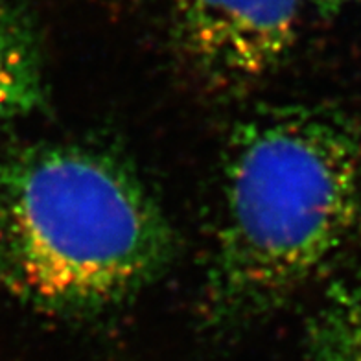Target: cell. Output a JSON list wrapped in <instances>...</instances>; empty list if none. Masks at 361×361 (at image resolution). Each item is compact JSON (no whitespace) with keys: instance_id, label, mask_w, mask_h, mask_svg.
I'll use <instances>...</instances> for the list:
<instances>
[{"instance_id":"obj_1","label":"cell","mask_w":361,"mask_h":361,"mask_svg":"<svg viewBox=\"0 0 361 361\" xmlns=\"http://www.w3.org/2000/svg\"><path fill=\"white\" fill-rule=\"evenodd\" d=\"M361 209V140L310 105H267L224 149L207 310L240 323L281 308L341 249Z\"/></svg>"},{"instance_id":"obj_2","label":"cell","mask_w":361,"mask_h":361,"mask_svg":"<svg viewBox=\"0 0 361 361\" xmlns=\"http://www.w3.org/2000/svg\"><path fill=\"white\" fill-rule=\"evenodd\" d=\"M173 257L166 214L118 155L80 142L0 155V284L28 308L109 312L155 284Z\"/></svg>"},{"instance_id":"obj_3","label":"cell","mask_w":361,"mask_h":361,"mask_svg":"<svg viewBox=\"0 0 361 361\" xmlns=\"http://www.w3.org/2000/svg\"><path fill=\"white\" fill-rule=\"evenodd\" d=\"M302 0H179V43L216 85H242L282 63L297 34Z\"/></svg>"},{"instance_id":"obj_4","label":"cell","mask_w":361,"mask_h":361,"mask_svg":"<svg viewBox=\"0 0 361 361\" xmlns=\"http://www.w3.org/2000/svg\"><path fill=\"white\" fill-rule=\"evenodd\" d=\"M47 105L43 47L20 6H0V124Z\"/></svg>"},{"instance_id":"obj_5","label":"cell","mask_w":361,"mask_h":361,"mask_svg":"<svg viewBox=\"0 0 361 361\" xmlns=\"http://www.w3.org/2000/svg\"><path fill=\"white\" fill-rule=\"evenodd\" d=\"M306 334L314 361H361V281L330 286Z\"/></svg>"},{"instance_id":"obj_6","label":"cell","mask_w":361,"mask_h":361,"mask_svg":"<svg viewBox=\"0 0 361 361\" xmlns=\"http://www.w3.org/2000/svg\"><path fill=\"white\" fill-rule=\"evenodd\" d=\"M324 4H347V2H361V0H321Z\"/></svg>"}]
</instances>
